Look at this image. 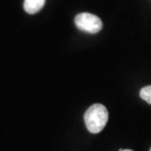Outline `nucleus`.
<instances>
[{"label": "nucleus", "mask_w": 151, "mask_h": 151, "mask_svg": "<svg viewBox=\"0 0 151 151\" xmlns=\"http://www.w3.org/2000/svg\"><path fill=\"white\" fill-rule=\"evenodd\" d=\"M119 151H134L132 149H119Z\"/></svg>", "instance_id": "obj_5"}, {"label": "nucleus", "mask_w": 151, "mask_h": 151, "mask_svg": "<svg viewBox=\"0 0 151 151\" xmlns=\"http://www.w3.org/2000/svg\"><path fill=\"white\" fill-rule=\"evenodd\" d=\"M139 95L144 101H146L148 104H151V85L144 86L141 88Z\"/></svg>", "instance_id": "obj_4"}, {"label": "nucleus", "mask_w": 151, "mask_h": 151, "mask_svg": "<svg viewBox=\"0 0 151 151\" xmlns=\"http://www.w3.org/2000/svg\"><path fill=\"white\" fill-rule=\"evenodd\" d=\"M108 121V111L102 104L96 103L87 109L84 114L86 128L90 133H99L106 126Z\"/></svg>", "instance_id": "obj_1"}, {"label": "nucleus", "mask_w": 151, "mask_h": 151, "mask_svg": "<svg viewBox=\"0 0 151 151\" xmlns=\"http://www.w3.org/2000/svg\"><path fill=\"white\" fill-rule=\"evenodd\" d=\"M76 27L89 34H97L102 28V22L98 16L91 13H80L74 19Z\"/></svg>", "instance_id": "obj_2"}, {"label": "nucleus", "mask_w": 151, "mask_h": 151, "mask_svg": "<svg viewBox=\"0 0 151 151\" xmlns=\"http://www.w3.org/2000/svg\"><path fill=\"white\" fill-rule=\"evenodd\" d=\"M149 151H151V148H150V150H149Z\"/></svg>", "instance_id": "obj_6"}, {"label": "nucleus", "mask_w": 151, "mask_h": 151, "mask_svg": "<svg viewBox=\"0 0 151 151\" xmlns=\"http://www.w3.org/2000/svg\"><path fill=\"white\" fill-rule=\"evenodd\" d=\"M45 0H24V9L28 14H35L43 8Z\"/></svg>", "instance_id": "obj_3"}]
</instances>
